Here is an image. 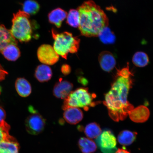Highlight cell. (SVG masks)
<instances>
[{
	"label": "cell",
	"instance_id": "cell-26",
	"mask_svg": "<svg viewBox=\"0 0 153 153\" xmlns=\"http://www.w3.org/2000/svg\"><path fill=\"white\" fill-rule=\"evenodd\" d=\"M10 128V126L5 121L0 123V143L12 137L9 134Z\"/></svg>",
	"mask_w": 153,
	"mask_h": 153
},
{
	"label": "cell",
	"instance_id": "cell-25",
	"mask_svg": "<svg viewBox=\"0 0 153 153\" xmlns=\"http://www.w3.org/2000/svg\"><path fill=\"white\" fill-rule=\"evenodd\" d=\"M67 17L66 22L69 25L74 28L78 27L79 24V14L77 10L71 9Z\"/></svg>",
	"mask_w": 153,
	"mask_h": 153
},
{
	"label": "cell",
	"instance_id": "cell-9",
	"mask_svg": "<svg viewBox=\"0 0 153 153\" xmlns=\"http://www.w3.org/2000/svg\"><path fill=\"white\" fill-rule=\"evenodd\" d=\"M73 85L70 82L60 78L53 87V93L57 98L65 99L71 92Z\"/></svg>",
	"mask_w": 153,
	"mask_h": 153
},
{
	"label": "cell",
	"instance_id": "cell-6",
	"mask_svg": "<svg viewBox=\"0 0 153 153\" xmlns=\"http://www.w3.org/2000/svg\"><path fill=\"white\" fill-rule=\"evenodd\" d=\"M95 141L102 153H115L117 150L116 137L109 130L103 131Z\"/></svg>",
	"mask_w": 153,
	"mask_h": 153
},
{
	"label": "cell",
	"instance_id": "cell-17",
	"mask_svg": "<svg viewBox=\"0 0 153 153\" xmlns=\"http://www.w3.org/2000/svg\"><path fill=\"white\" fill-rule=\"evenodd\" d=\"M19 144L14 137L0 143V153H19Z\"/></svg>",
	"mask_w": 153,
	"mask_h": 153
},
{
	"label": "cell",
	"instance_id": "cell-19",
	"mask_svg": "<svg viewBox=\"0 0 153 153\" xmlns=\"http://www.w3.org/2000/svg\"><path fill=\"white\" fill-rule=\"evenodd\" d=\"M137 133L135 132L124 130L119 133L118 140L120 144L124 146L131 145L136 139Z\"/></svg>",
	"mask_w": 153,
	"mask_h": 153
},
{
	"label": "cell",
	"instance_id": "cell-28",
	"mask_svg": "<svg viewBox=\"0 0 153 153\" xmlns=\"http://www.w3.org/2000/svg\"><path fill=\"white\" fill-rule=\"evenodd\" d=\"M7 74H8L7 72L6 71H5L4 69L0 65V81L4 79L6 76ZM1 86H0V94H1Z\"/></svg>",
	"mask_w": 153,
	"mask_h": 153
},
{
	"label": "cell",
	"instance_id": "cell-12",
	"mask_svg": "<svg viewBox=\"0 0 153 153\" xmlns=\"http://www.w3.org/2000/svg\"><path fill=\"white\" fill-rule=\"evenodd\" d=\"M63 114L64 118L68 123L71 124H76L83 119V113L79 108L70 107L64 110Z\"/></svg>",
	"mask_w": 153,
	"mask_h": 153
},
{
	"label": "cell",
	"instance_id": "cell-23",
	"mask_svg": "<svg viewBox=\"0 0 153 153\" xmlns=\"http://www.w3.org/2000/svg\"><path fill=\"white\" fill-rule=\"evenodd\" d=\"M23 11L29 15H34L39 11L40 5L34 0H26L23 4Z\"/></svg>",
	"mask_w": 153,
	"mask_h": 153
},
{
	"label": "cell",
	"instance_id": "cell-22",
	"mask_svg": "<svg viewBox=\"0 0 153 153\" xmlns=\"http://www.w3.org/2000/svg\"><path fill=\"white\" fill-rule=\"evenodd\" d=\"M132 62L135 66L143 68L148 64L149 59L146 53L138 51L133 55Z\"/></svg>",
	"mask_w": 153,
	"mask_h": 153
},
{
	"label": "cell",
	"instance_id": "cell-31",
	"mask_svg": "<svg viewBox=\"0 0 153 153\" xmlns=\"http://www.w3.org/2000/svg\"><path fill=\"white\" fill-rule=\"evenodd\" d=\"M79 79L80 83H81L82 84H85L86 83H87V80L85 79V78H79Z\"/></svg>",
	"mask_w": 153,
	"mask_h": 153
},
{
	"label": "cell",
	"instance_id": "cell-13",
	"mask_svg": "<svg viewBox=\"0 0 153 153\" xmlns=\"http://www.w3.org/2000/svg\"><path fill=\"white\" fill-rule=\"evenodd\" d=\"M10 44L17 45L18 42L11 34L10 30L0 24V52Z\"/></svg>",
	"mask_w": 153,
	"mask_h": 153
},
{
	"label": "cell",
	"instance_id": "cell-15",
	"mask_svg": "<svg viewBox=\"0 0 153 153\" xmlns=\"http://www.w3.org/2000/svg\"><path fill=\"white\" fill-rule=\"evenodd\" d=\"M67 13L60 8H57L51 11L48 15L49 21L57 28H60L62 22L66 18Z\"/></svg>",
	"mask_w": 153,
	"mask_h": 153
},
{
	"label": "cell",
	"instance_id": "cell-16",
	"mask_svg": "<svg viewBox=\"0 0 153 153\" xmlns=\"http://www.w3.org/2000/svg\"><path fill=\"white\" fill-rule=\"evenodd\" d=\"M15 87L18 94L22 97L29 96L32 92L31 85L24 78H18L15 82Z\"/></svg>",
	"mask_w": 153,
	"mask_h": 153
},
{
	"label": "cell",
	"instance_id": "cell-8",
	"mask_svg": "<svg viewBox=\"0 0 153 153\" xmlns=\"http://www.w3.org/2000/svg\"><path fill=\"white\" fill-rule=\"evenodd\" d=\"M38 60L44 64L52 65L58 62L59 56L51 45L45 44L38 49Z\"/></svg>",
	"mask_w": 153,
	"mask_h": 153
},
{
	"label": "cell",
	"instance_id": "cell-29",
	"mask_svg": "<svg viewBox=\"0 0 153 153\" xmlns=\"http://www.w3.org/2000/svg\"><path fill=\"white\" fill-rule=\"evenodd\" d=\"M6 116L5 111L0 106V123L5 121Z\"/></svg>",
	"mask_w": 153,
	"mask_h": 153
},
{
	"label": "cell",
	"instance_id": "cell-5",
	"mask_svg": "<svg viewBox=\"0 0 153 153\" xmlns=\"http://www.w3.org/2000/svg\"><path fill=\"white\" fill-rule=\"evenodd\" d=\"M96 96L89 92L87 88H81L72 91L64 99L62 105L63 110L70 107L82 108L85 111L97 104L94 101Z\"/></svg>",
	"mask_w": 153,
	"mask_h": 153
},
{
	"label": "cell",
	"instance_id": "cell-21",
	"mask_svg": "<svg viewBox=\"0 0 153 153\" xmlns=\"http://www.w3.org/2000/svg\"><path fill=\"white\" fill-rule=\"evenodd\" d=\"M85 134L89 138H97L100 135L102 131L98 124L93 122L86 126L84 130Z\"/></svg>",
	"mask_w": 153,
	"mask_h": 153
},
{
	"label": "cell",
	"instance_id": "cell-24",
	"mask_svg": "<svg viewBox=\"0 0 153 153\" xmlns=\"http://www.w3.org/2000/svg\"><path fill=\"white\" fill-rule=\"evenodd\" d=\"M98 36L102 42L105 44H113L115 41V36L108 27L103 29Z\"/></svg>",
	"mask_w": 153,
	"mask_h": 153
},
{
	"label": "cell",
	"instance_id": "cell-18",
	"mask_svg": "<svg viewBox=\"0 0 153 153\" xmlns=\"http://www.w3.org/2000/svg\"><path fill=\"white\" fill-rule=\"evenodd\" d=\"M17 45L15 44H10L1 51L2 54L7 60L14 62L20 57L21 52Z\"/></svg>",
	"mask_w": 153,
	"mask_h": 153
},
{
	"label": "cell",
	"instance_id": "cell-20",
	"mask_svg": "<svg viewBox=\"0 0 153 153\" xmlns=\"http://www.w3.org/2000/svg\"><path fill=\"white\" fill-rule=\"evenodd\" d=\"M78 146L83 153H93L96 151V143L91 139L86 137H81L78 141Z\"/></svg>",
	"mask_w": 153,
	"mask_h": 153
},
{
	"label": "cell",
	"instance_id": "cell-10",
	"mask_svg": "<svg viewBox=\"0 0 153 153\" xmlns=\"http://www.w3.org/2000/svg\"><path fill=\"white\" fill-rule=\"evenodd\" d=\"M128 115L132 121L136 123H141L148 120L150 112L147 107L141 105L136 108H134L129 111Z\"/></svg>",
	"mask_w": 153,
	"mask_h": 153
},
{
	"label": "cell",
	"instance_id": "cell-30",
	"mask_svg": "<svg viewBox=\"0 0 153 153\" xmlns=\"http://www.w3.org/2000/svg\"><path fill=\"white\" fill-rule=\"evenodd\" d=\"M115 153H130L125 148L118 149Z\"/></svg>",
	"mask_w": 153,
	"mask_h": 153
},
{
	"label": "cell",
	"instance_id": "cell-27",
	"mask_svg": "<svg viewBox=\"0 0 153 153\" xmlns=\"http://www.w3.org/2000/svg\"><path fill=\"white\" fill-rule=\"evenodd\" d=\"M71 70V68L68 64L63 65L61 68V71L64 75H68L70 73Z\"/></svg>",
	"mask_w": 153,
	"mask_h": 153
},
{
	"label": "cell",
	"instance_id": "cell-2",
	"mask_svg": "<svg viewBox=\"0 0 153 153\" xmlns=\"http://www.w3.org/2000/svg\"><path fill=\"white\" fill-rule=\"evenodd\" d=\"M79 14L78 27L82 35L86 37H95L104 28L108 26V17L94 1L85 2L77 8Z\"/></svg>",
	"mask_w": 153,
	"mask_h": 153
},
{
	"label": "cell",
	"instance_id": "cell-7",
	"mask_svg": "<svg viewBox=\"0 0 153 153\" xmlns=\"http://www.w3.org/2000/svg\"><path fill=\"white\" fill-rule=\"evenodd\" d=\"M29 111L31 114L26 120V129L29 133L37 135L41 133L45 128V120L32 107L30 108Z\"/></svg>",
	"mask_w": 153,
	"mask_h": 153
},
{
	"label": "cell",
	"instance_id": "cell-1",
	"mask_svg": "<svg viewBox=\"0 0 153 153\" xmlns=\"http://www.w3.org/2000/svg\"><path fill=\"white\" fill-rule=\"evenodd\" d=\"M128 65L118 70L116 79L108 92L105 95L104 104L108 108L110 117L116 122L123 120L134 108L127 100L133 84Z\"/></svg>",
	"mask_w": 153,
	"mask_h": 153
},
{
	"label": "cell",
	"instance_id": "cell-4",
	"mask_svg": "<svg viewBox=\"0 0 153 153\" xmlns=\"http://www.w3.org/2000/svg\"><path fill=\"white\" fill-rule=\"evenodd\" d=\"M30 17V15L21 10L14 15L10 30L13 37L21 42H27L31 39L32 31Z\"/></svg>",
	"mask_w": 153,
	"mask_h": 153
},
{
	"label": "cell",
	"instance_id": "cell-14",
	"mask_svg": "<svg viewBox=\"0 0 153 153\" xmlns=\"http://www.w3.org/2000/svg\"><path fill=\"white\" fill-rule=\"evenodd\" d=\"M53 75L52 70L50 67L45 64L37 66L34 73V76L38 81L42 83L49 81Z\"/></svg>",
	"mask_w": 153,
	"mask_h": 153
},
{
	"label": "cell",
	"instance_id": "cell-11",
	"mask_svg": "<svg viewBox=\"0 0 153 153\" xmlns=\"http://www.w3.org/2000/svg\"><path fill=\"white\" fill-rule=\"evenodd\" d=\"M99 61L101 68L105 71L110 72L116 65V60L113 54L108 51H104L99 55Z\"/></svg>",
	"mask_w": 153,
	"mask_h": 153
},
{
	"label": "cell",
	"instance_id": "cell-3",
	"mask_svg": "<svg viewBox=\"0 0 153 153\" xmlns=\"http://www.w3.org/2000/svg\"><path fill=\"white\" fill-rule=\"evenodd\" d=\"M51 33L54 40L53 48L59 56L67 59L69 53L77 52L80 42L79 38L74 37L70 32L59 33L53 29L51 30Z\"/></svg>",
	"mask_w": 153,
	"mask_h": 153
}]
</instances>
